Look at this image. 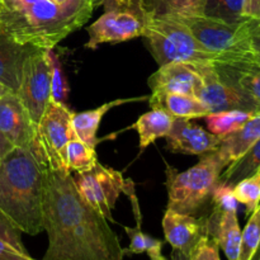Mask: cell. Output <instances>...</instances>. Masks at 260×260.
Segmentation results:
<instances>
[{
  "label": "cell",
  "mask_w": 260,
  "mask_h": 260,
  "mask_svg": "<svg viewBox=\"0 0 260 260\" xmlns=\"http://www.w3.org/2000/svg\"><path fill=\"white\" fill-rule=\"evenodd\" d=\"M43 229L48 236L43 260H123L126 255L107 218L80 196L69 168L46 161Z\"/></svg>",
  "instance_id": "cell-1"
},
{
  "label": "cell",
  "mask_w": 260,
  "mask_h": 260,
  "mask_svg": "<svg viewBox=\"0 0 260 260\" xmlns=\"http://www.w3.org/2000/svg\"><path fill=\"white\" fill-rule=\"evenodd\" d=\"M93 10L91 0H0V30L19 45L51 51Z\"/></svg>",
  "instance_id": "cell-2"
},
{
  "label": "cell",
  "mask_w": 260,
  "mask_h": 260,
  "mask_svg": "<svg viewBox=\"0 0 260 260\" xmlns=\"http://www.w3.org/2000/svg\"><path fill=\"white\" fill-rule=\"evenodd\" d=\"M45 161L35 144L14 147L0 162V211L28 235L43 229Z\"/></svg>",
  "instance_id": "cell-3"
},
{
  "label": "cell",
  "mask_w": 260,
  "mask_h": 260,
  "mask_svg": "<svg viewBox=\"0 0 260 260\" xmlns=\"http://www.w3.org/2000/svg\"><path fill=\"white\" fill-rule=\"evenodd\" d=\"M226 167L217 149L201 155L200 161L185 172L179 173L168 165V208L185 215H197L211 198Z\"/></svg>",
  "instance_id": "cell-4"
},
{
  "label": "cell",
  "mask_w": 260,
  "mask_h": 260,
  "mask_svg": "<svg viewBox=\"0 0 260 260\" xmlns=\"http://www.w3.org/2000/svg\"><path fill=\"white\" fill-rule=\"evenodd\" d=\"M142 37L159 66L170 62L213 63L223 58L201 45L185 25L169 18L149 15Z\"/></svg>",
  "instance_id": "cell-5"
},
{
  "label": "cell",
  "mask_w": 260,
  "mask_h": 260,
  "mask_svg": "<svg viewBox=\"0 0 260 260\" xmlns=\"http://www.w3.org/2000/svg\"><path fill=\"white\" fill-rule=\"evenodd\" d=\"M104 13L89 25L86 48L98 47L102 43H121L142 37L147 25V15L141 0H106Z\"/></svg>",
  "instance_id": "cell-6"
},
{
  "label": "cell",
  "mask_w": 260,
  "mask_h": 260,
  "mask_svg": "<svg viewBox=\"0 0 260 260\" xmlns=\"http://www.w3.org/2000/svg\"><path fill=\"white\" fill-rule=\"evenodd\" d=\"M53 60L50 50L36 48L27 56L22 68L17 96L37 128L52 98Z\"/></svg>",
  "instance_id": "cell-7"
},
{
  "label": "cell",
  "mask_w": 260,
  "mask_h": 260,
  "mask_svg": "<svg viewBox=\"0 0 260 260\" xmlns=\"http://www.w3.org/2000/svg\"><path fill=\"white\" fill-rule=\"evenodd\" d=\"M73 116L68 107L60 101L51 98L37 128L33 144L51 165L66 167V146L75 136L73 129Z\"/></svg>",
  "instance_id": "cell-8"
},
{
  "label": "cell",
  "mask_w": 260,
  "mask_h": 260,
  "mask_svg": "<svg viewBox=\"0 0 260 260\" xmlns=\"http://www.w3.org/2000/svg\"><path fill=\"white\" fill-rule=\"evenodd\" d=\"M81 197L107 220L113 221L112 211L122 192L131 196L134 183L131 179H123V175L112 168L98 164L91 170L79 173L74 177Z\"/></svg>",
  "instance_id": "cell-9"
},
{
  "label": "cell",
  "mask_w": 260,
  "mask_h": 260,
  "mask_svg": "<svg viewBox=\"0 0 260 260\" xmlns=\"http://www.w3.org/2000/svg\"><path fill=\"white\" fill-rule=\"evenodd\" d=\"M190 66L198 75L194 96L203 102L210 112L241 109L251 113H260L258 103L225 83L212 63H190Z\"/></svg>",
  "instance_id": "cell-10"
},
{
  "label": "cell",
  "mask_w": 260,
  "mask_h": 260,
  "mask_svg": "<svg viewBox=\"0 0 260 260\" xmlns=\"http://www.w3.org/2000/svg\"><path fill=\"white\" fill-rule=\"evenodd\" d=\"M165 139L169 151L185 155L207 154L221 144V137L187 118H175L172 131Z\"/></svg>",
  "instance_id": "cell-11"
},
{
  "label": "cell",
  "mask_w": 260,
  "mask_h": 260,
  "mask_svg": "<svg viewBox=\"0 0 260 260\" xmlns=\"http://www.w3.org/2000/svg\"><path fill=\"white\" fill-rule=\"evenodd\" d=\"M162 230L165 240L174 250L189 255L201 236L207 234V217L197 218L168 208L162 217Z\"/></svg>",
  "instance_id": "cell-12"
},
{
  "label": "cell",
  "mask_w": 260,
  "mask_h": 260,
  "mask_svg": "<svg viewBox=\"0 0 260 260\" xmlns=\"http://www.w3.org/2000/svg\"><path fill=\"white\" fill-rule=\"evenodd\" d=\"M0 132L15 147H29L36 129L15 93L0 98Z\"/></svg>",
  "instance_id": "cell-13"
},
{
  "label": "cell",
  "mask_w": 260,
  "mask_h": 260,
  "mask_svg": "<svg viewBox=\"0 0 260 260\" xmlns=\"http://www.w3.org/2000/svg\"><path fill=\"white\" fill-rule=\"evenodd\" d=\"M151 95H161L167 93H184L194 95L198 83V75L190 63L170 62L159 66L149 78Z\"/></svg>",
  "instance_id": "cell-14"
},
{
  "label": "cell",
  "mask_w": 260,
  "mask_h": 260,
  "mask_svg": "<svg viewBox=\"0 0 260 260\" xmlns=\"http://www.w3.org/2000/svg\"><path fill=\"white\" fill-rule=\"evenodd\" d=\"M220 78L256 102L260 108V65L248 60L213 62Z\"/></svg>",
  "instance_id": "cell-15"
},
{
  "label": "cell",
  "mask_w": 260,
  "mask_h": 260,
  "mask_svg": "<svg viewBox=\"0 0 260 260\" xmlns=\"http://www.w3.org/2000/svg\"><path fill=\"white\" fill-rule=\"evenodd\" d=\"M207 234L217 241L228 260H239L241 230L236 211L213 210L207 217Z\"/></svg>",
  "instance_id": "cell-16"
},
{
  "label": "cell",
  "mask_w": 260,
  "mask_h": 260,
  "mask_svg": "<svg viewBox=\"0 0 260 260\" xmlns=\"http://www.w3.org/2000/svg\"><path fill=\"white\" fill-rule=\"evenodd\" d=\"M36 48L14 42L0 30V83L17 93L24 60Z\"/></svg>",
  "instance_id": "cell-17"
},
{
  "label": "cell",
  "mask_w": 260,
  "mask_h": 260,
  "mask_svg": "<svg viewBox=\"0 0 260 260\" xmlns=\"http://www.w3.org/2000/svg\"><path fill=\"white\" fill-rule=\"evenodd\" d=\"M149 103L151 108L162 109L174 118H202L210 113L207 106L192 94L167 93L150 95Z\"/></svg>",
  "instance_id": "cell-18"
},
{
  "label": "cell",
  "mask_w": 260,
  "mask_h": 260,
  "mask_svg": "<svg viewBox=\"0 0 260 260\" xmlns=\"http://www.w3.org/2000/svg\"><path fill=\"white\" fill-rule=\"evenodd\" d=\"M260 139V113L254 114L241 128L221 139L217 151L229 165L243 156Z\"/></svg>",
  "instance_id": "cell-19"
},
{
  "label": "cell",
  "mask_w": 260,
  "mask_h": 260,
  "mask_svg": "<svg viewBox=\"0 0 260 260\" xmlns=\"http://www.w3.org/2000/svg\"><path fill=\"white\" fill-rule=\"evenodd\" d=\"M149 99V96H142V98H129V99H116V101L108 102L103 106L98 107L91 111L80 112V113H74L73 116V129L76 137L81 140L83 142L88 144L89 146L95 147L98 144L96 139V131L99 128L102 118L109 109L114 108L117 106L122 104L131 103V102H139Z\"/></svg>",
  "instance_id": "cell-20"
},
{
  "label": "cell",
  "mask_w": 260,
  "mask_h": 260,
  "mask_svg": "<svg viewBox=\"0 0 260 260\" xmlns=\"http://www.w3.org/2000/svg\"><path fill=\"white\" fill-rule=\"evenodd\" d=\"M174 119V117L160 108H152L150 112L142 114L132 126L139 134L140 149H146L159 137H167L172 131Z\"/></svg>",
  "instance_id": "cell-21"
},
{
  "label": "cell",
  "mask_w": 260,
  "mask_h": 260,
  "mask_svg": "<svg viewBox=\"0 0 260 260\" xmlns=\"http://www.w3.org/2000/svg\"><path fill=\"white\" fill-rule=\"evenodd\" d=\"M145 10L152 17L169 19L192 14H203L206 0H141Z\"/></svg>",
  "instance_id": "cell-22"
},
{
  "label": "cell",
  "mask_w": 260,
  "mask_h": 260,
  "mask_svg": "<svg viewBox=\"0 0 260 260\" xmlns=\"http://www.w3.org/2000/svg\"><path fill=\"white\" fill-rule=\"evenodd\" d=\"M260 172V139L245 154L225 168L218 178L220 184L234 187L236 183Z\"/></svg>",
  "instance_id": "cell-23"
},
{
  "label": "cell",
  "mask_w": 260,
  "mask_h": 260,
  "mask_svg": "<svg viewBox=\"0 0 260 260\" xmlns=\"http://www.w3.org/2000/svg\"><path fill=\"white\" fill-rule=\"evenodd\" d=\"M254 114L256 113L241 111V109H230V111L210 112L205 118L211 134L222 139L241 128Z\"/></svg>",
  "instance_id": "cell-24"
},
{
  "label": "cell",
  "mask_w": 260,
  "mask_h": 260,
  "mask_svg": "<svg viewBox=\"0 0 260 260\" xmlns=\"http://www.w3.org/2000/svg\"><path fill=\"white\" fill-rule=\"evenodd\" d=\"M98 164L95 147L89 146L79 137L74 136L66 146V165L70 172L85 173Z\"/></svg>",
  "instance_id": "cell-25"
},
{
  "label": "cell",
  "mask_w": 260,
  "mask_h": 260,
  "mask_svg": "<svg viewBox=\"0 0 260 260\" xmlns=\"http://www.w3.org/2000/svg\"><path fill=\"white\" fill-rule=\"evenodd\" d=\"M243 7L244 0H206L203 15L230 24H236L245 20Z\"/></svg>",
  "instance_id": "cell-26"
},
{
  "label": "cell",
  "mask_w": 260,
  "mask_h": 260,
  "mask_svg": "<svg viewBox=\"0 0 260 260\" xmlns=\"http://www.w3.org/2000/svg\"><path fill=\"white\" fill-rule=\"evenodd\" d=\"M128 235L129 243L128 249H124L126 254H142L146 253L150 260H159L162 256V241L142 233L141 228L136 226L135 229L124 228Z\"/></svg>",
  "instance_id": "cell-27"
},
{
  "label": "cell",
  "mask_w": 260,
  "mask_h": 260,
  "mask_svg": "<svg viewBox=\"0 0 260 260\" xmlns=\"http://www.w3.org/2000/svg\"><path fill=\"white\" fill-rule=\"evenodd\" d=\"M238 203L246 207V213L251 215L260 205V172L240 180L233 187Z\"/></svg>",
  "instance_id": "cell-28"
},
{
  "label": "cell",
  "mask_w": 260,
  "mask_h": 260,
  "mask_svg": "<svg viewBox=\"0 0 260 260\" xmlns=\"http://www.w3.org/2000/svg\"><path fill=\"white\" fill-rule=\"evenodd\" d=\"M260 245V205L249 218L244 231H241V244L239 260H251Z\"/></svg>",
  "instance_id": "cell-29"
},
{
  "label": "cell",
  "mask_w": 260,
  "mask_h": 260,
  "mask_svg": "<svg viewBox=\"0 0 260 260\" xmlns=\"http://www.w3.org/2000/svg\"><path fill=\"white\" fill-rule=\"evenodd\" d=\"M189 260H221L220 246L208 234L201 236L189 254Z\"/></svg>",
  "instance_id": "cell-30"
},
{
  "label": "cell",
  "mask_w": 260,
  "mask_h": 260,
  "mask_svg": "<svg viewBox=\"0 0 260 260\" xmlns=\"http://www.w3.org/2000/svg\"><path fill=\"white\" fill-rule=\"evenodd\" d=\"M211 201L213 203V210L218 211H236L238 212V201L234 196L233 187L225 184L217 185L211 194Z\"/></svg>",
  "instance_id": "cell-31"
},
{
  "label": "cell",
  "mask_w": 260,
  "mask_h": 260,
  "mask_svg": "<svg viewBox=\"0 0 260 260\" xmlns=\"http://www.w3.org/2000/svg\"><path fill=\"white\" fill-rule=\"evenodd\" d=\"M22 231L0 211V239L24 254H29L22 241Z\"/></svg>",
  "instance_id": "cell-32"
},
{
  "label": "cell",
  "mask_w": 260,
  "mask_h": 260,
  "mask_svg": "<svg viewBox=\"0 0 260 260\" xmlns=\"http://www.w3.org/2000/svg\"><path fill=\"white\" fill-rule=\"evenodd\" d=\"M248 56L245 60L260 65V19H246Z\"/></svg>",
  "instance_id": "cell-33"
},
{
  "label": "cell",
  "mask_w": 260,
  "mask_h": 260,
  "mask_svg": "<svg viewBox=\"0 0 260 260\" xmlns=\"http://www.w3.org/2000/svg\"><path fill=\"white\" fill-rule=\"evenodd\" d=\"M0 260H36L29 254H24L0 239Z\"/></svg>",
  "instance_id": "cell-34"
},
{
  "label": "cell",
  "mask_w": 260,
  "mask_h": 260,
  "mask_svg": "<svg viewBox=\"0 0 260 260\" xmlns=\"http://www.w3.org/2000/svg\"><path fill=\"white\" fill-rule=\"evenodd\" d=\"M243 15L245 19H260V0H244Z\"/></svg>",
  "instance_id": "cell-35"
},
{
  "label": "cell",
  "mask_w": 260,
  "mask_h": 260,
  "mask_svg": "<svg viewBox=\"0 0 260 260\" xmlns=\"http://www.w3.org/2000/svg\"><path fill=\"white\" fill-rule=\"evenodd\" d=\"M14 145L8 140V137H5L4 135L0 132V162L4 160V157L14 149Z\"/></svg>",
  "instance_id": "cell-36"
},
{
  "label": "cell",
  "mask_w": 260,
  "mask_h": 260,
  "mask_svg": "<svg viewBox=\"0 0 260 260\" xmlns=\"http://www.w3.org/2000/svg\"><path fill=\"white\" fill-rule=\"evenodd\" d=\"M172 260H189V255L185 253H183V251L174 250V249H173Z\"/></svg>",
  "instance_id": "cell-37"
},
{
  "label": "cell",
  "mask_w": 260,
  "mask_h": 260,
  "mask_svg": "<svg viewBox=\"0 0 260 260\" xmlns=\"http://www.w3.org/2000/svg\"><path fill=\"white\" fill-rule=\"evenodd\" d=\"M9 93H13V91L10 90L8 86H5L4 84L0 83V98H2V96H4V95H7V94H9Z\"/></svg>",
  "instance_id": "cell-38"
},
{
  "label": "cell",
  "mask_w": 260,
  "mask_h": 260,
  "mask_svg": "<svg viewBox=\"0 0 260 260\" xmlns=\"http://www.w3.org/2000/svg\"><path fill=\"white\" fill-rule=\"evenodd\" d=\"M104 2H106V0H91V4H93V8H94V9H95V8H98V7H101V5H103Z\"/></svg>",
  "instance_id": "cell-39"
},
{
  "label": "cell",
  "mask_w": 260,
  "mask_h": 260,
  "mask_svg": "<svg viewBox=\"0 0 260 260\" xmlns=\"http://www.w3.org/2000/svg\"><path fill=\"white\" fill-rule=\"evenodd\" d=\"M251 260H260V245H259L258 250H256V253H255V254H254L253 259H251Z\"/></svg>",
  "instance_id": "cell-40"
},
{
  "label": "cell",
  "mask_w": 260,
  "mask_h": 260,
  "mask_svg": "<svg viewBox=\"0 0 260 260\" xmlns=\"http://www.w3.org/2000/svg\"><path fill=\"white\" fill-rule=\"evenodd\" d=\"M56 2H60V3H65V2H68V0H56Z\"/></svg>",
  "instance_id": "cell-41"
},
{
  "label": "cell",
  "mask_w": 260,
  "mask_h": 260,
  "mask_svg": "<svg viewBox=\"0 0 260 260\" xmlns=\"http://www.w3.org/2000/svg\"><path fill=\"white\" fill-rule=\"evenodd\" d=\"M159 260H167V258H164V256H161V258H160Z\"/></svg>",
  "instance_id": "cell-42"
}]
</instances>
